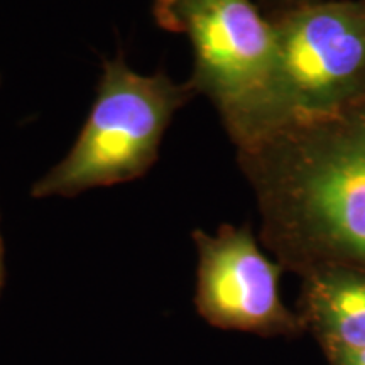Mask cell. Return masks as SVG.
Wrapping results in <instances>:
<instances>
[{
    "label": "cell",
    "mask_w": 365,
    "mask_h": 365,
    "mask_svg": "<svg viewBox=\"0 0 365 365\" xmlns=\"http://www.w3.org/2000/svg\"><path fill=\"white\" fill-rule=\"evenodd\" d=\"M281 266L365 269V91L237 149Z\"/></svg>",
    "instance_id": "cell-1"
},
{
    "label": "cell",
    "mask_w": 365,
    "mask_h": 365,
    "mask_svg": "<svg viewBox=\"0 0 365 365\" xmlns=\"http://www.w3.org/2000/svg\"><path fill=\"white\" fill-rule=\"evenodd\" d=\"M154 16L188 36L190 83L215 105L237 149L287 124L276 34L252 0H156Z\"/></svg>",
    "instance_id": "cell-2"
},
{
    "label": "cell",
    "mask_w": 365,
    "mask_h": 365,
    "mask_svg": "<svg viewBox=\"0 0 365 365\" xmlns=\"http://www.w3.org/2000/svg\"><path fill=\"white\" fill-rule=\"evenodd\" d=\"M196 97L188 81L164 73L144 76L124 56L107 59L97 98L70 153L39 181L34 198L71 196L144 176L156 163L163 135L175 113Z\"/></svg>",
    "instance_id": "cell-3"
},
{
    "label": "cell",
    "mask_w": 365,
    "mask_h": 365,
    "mask_svg": "<svg viewBox=\"0 0 365 365\" xmlns=\"http://www.w3.org/2000/svg\"><path fill=\"white\" fill-rule=\"evenodd\" d=\"M287 124L365 91V0H319L269 17Z\"/></svg>",
    "instance_id": "cell-4"
},
{
    "label": "cell",
    "mask_w": 365,
    "mask_h": 365,
    "mask_svg": "<svg viewBox=\"0 0 365 365\" xmlns=\"http://www.w3.org/2000/svg\"><path fill=\"white\" fill-rule=\"evenodd\" d=\"M193 242L198 254L195 307L205 322L262 335L299 327L281 299V264L262 252L249 227L225 223L213 235L195 230Z\"/></svg>",
    "instance_id": "cell-5"
},
{
    "label": "cell",
    "mask_w": 365,
    "mask_h": 365,
    "mask_svg": "<svg viewBox=\"0 0 365 365\" xmlns=\"http://www.w3.org/2000/svg\"><path fill=\"white\" fill-rule=\"evenodd\" d=\"M303 276V309L327 349H365V269L327 266Z\"/></svg>",
    "instance_id": "cell-6"
},
{
    "label": "cell",
    "mask_w": 365,
    "mask_h": 365,
    "mask_svg": "<svg viewBox=\"0 0 365 365\" xmlns=\"http://www.w3.org/2000/svg\"><path fill=\"white\" fill-rule=\"evenodd\" d=\"M330 352L339 365H365V349H336L330 350Z\"/></svg>",
    "instance_id": "cell-7"
},
{
    "label": "cell",
    "mask_w": 365,
    "mask_h": 365,
    "mask_svg": "<svg viewBox=\"0 0 365 365\" xmlns=\"http://www.w3.org/2000/svg\"><path fill=\"white\" fill-rule=\"evenodd\" d=\"M274 2L279 4V7H277V11L272 14V16H276V14H279V12H284V11H289V9L304 6V4L319 2V0H274Z\"/></svg>",
    "instance_id": "cell-8"
},
{
    "label": "cell",
    "mask_w": 365,
    "mask_h": 365,
    "mask_svg": "<svg viewBox=\"0 0 365 365\" xmlns=\"http://www.w3.org/2000/svg\"><path fill=\"white\" fill-rule=\"evenodd\" d=\"M4 284V245H2V235H0V289Z\"/></svg>",
    "instance_id": "cell-9"
}]
</instances>
